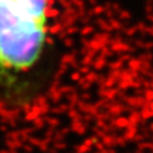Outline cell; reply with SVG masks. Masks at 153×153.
Segmentation results:
<instances>
[{
  "mask_svg": "<svg viewBox=\"0 0 153 153\" xmlns=\"http://www.w3.org/2000/svg\"><path fill=\"white\" fill-rule=\"evenodd\" d=\"M47 32L49 0H0V107L21 110L37 98Z\"/></svg>",
  "mask_w": 153,
  "mask_h": 153,
  "instance_id": "1",
  "label": "cell"
}]
</instances>
